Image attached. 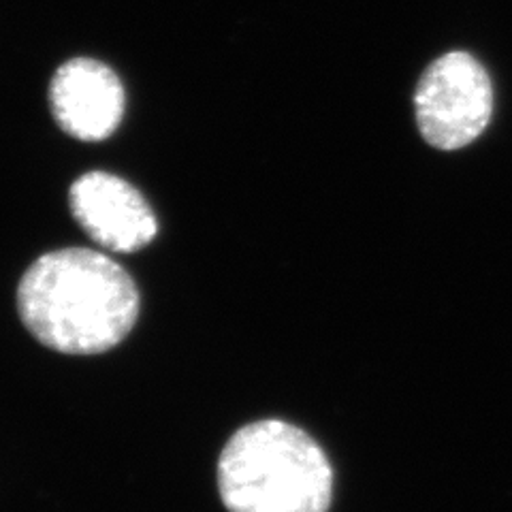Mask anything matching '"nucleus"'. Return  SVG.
I'll use <instances>...</instances> for the list:
<instances>
[{
  "label": "nucleus",
  "instance_id": "nucleus-1",
  "mask_svg": "<svg viewBox=\"0 0 512 512\" xmlns=\"http://www.w3.org/2000/svg\"><path fill=\"white\" fill-rule=\"evenodd\" d=\"M18 308L43 346L62 355H101L135 327L139 293L126 269L103 252L64 248L28 267Z\"/></svg>",
  "mask_w": 512,
  "mask_h": 512
},
{
  "label": "nucleus",
  "instance_id": "nucleus-2",
  "mask_svg": "<svg viewBox=\"0 0 512 512\" xmlns=\"http://www.w3.org/2000/svg\"><path fill=\"white\" fill-rule=\"evenodd\" d=\"M229 512H329L333 466L306 429L280 419L239 427L216 468Z\"/></svg>",
  "mask_w": 512,
  "mask_h": 512
},
{
  "label": "nucleus",
  "instance_id": "nucleus-3",
  "mask_svg": "<svg viewBox=\"0 0 512 512\" xmlns=\"http://www.w3.org/2000/svg\"><path fill=\"white\" fill-rule=\"evenodd\" d=\"M423 137L440 150L468 146L491 120L493 90L485 69L466 52L436 60L416 88Z\"/></svg>",
  "mask_w": 512,
  "mask_h": 512
},
{
  "label": "nucleus",
  "instance_id": "nucleus-4",
  "mask_svg": "<svg viewBox=\"0 0 512 512\" xmlns=\"http://www.w3.org/2000/svg\"><path fill=\"white\" fill-rule=\"evenodd\" d=\"M69 199L75 220L109 252H137L156 237L158 224L148 201L118 175L86 173L71 186Z\"/></svg>",
  "mask_w": 512,
  "mask_h": 512
},
{
  "label": "nucleus",
  "instance_id": "nucleus-5",
  "mask_svg": "<svg viewBox=\"0 0 512 512\" xmlns=\"http://www.w3.org/2000/svg\"><path fill=\"white\" fill-rule=\"evenodd\" d=\"M56 122L82 141H101L116 131L124 114L118 75L92 58H75L56 71L50 88Z\"/></svg>",
  "mask_w": 512,
  "mask_h": 512
}]
</instances>
